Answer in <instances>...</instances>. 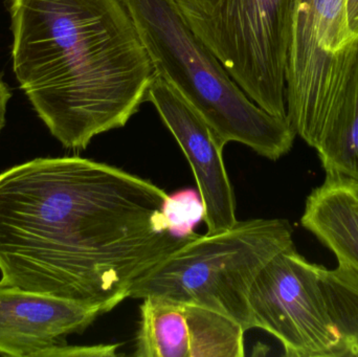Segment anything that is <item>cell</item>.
<instances>
[{
	"instance_id": "1",
	"label": "cell",
	"mask_w": 358,
	"mask_h": 357,
	"mask_svg": "<svg viewBox=\"0 0 358 357\" xmlns=\"http://www.w3.org/2000/svg\"><path fill=\"white\" fill-rule=\"evenodd\" d=\"M168 199L150 180L83 157L14 166L0 173V283L110 312L196 234L174 232Z\"/></svg>"
},
{
	"instance_id": "2",
	"label": "cell",
	"mask_w": 358,
	"mask_h": 357,
	"mask_svg": "<svg viewBox=\"0 0 358 357\" xmlns=\"http://www.w3.org/2000/svg\"><path fill=\"white\" fill-rule=\"evenodd\" d=\"M13 71L69 149L124 127L155 75L123 0H8Z\"/></svg>"
},
{
	"instance_id": "3",
	"label": "cell",
	"mask_w": 358,
	"mask_h": 357,
	"mask_svg": "<svg viewBox=\"0 0 358 357\" xmlns=\"http://www.w3.org/2000/svg\"><path fill=\"white\" fill-rule=\"evenodd\" d=\"M155 73L197 109L223 144L236 142L278 161L296 131L252 102L219 59L185 22L174 0H123Z\"/></svg>"
},
{
	"instance_id": "4",
	"label": "cell",
	"mask_w": 358,
	"mask_h": 357,
	"mask_svg": "<svg viewBox=\"0 0 358 357\" xmlns=\"http://www.w3.org/2000/svg\"><path fill=\"white\" fill-rule=\"evenodd\" d=\"M294 245L288 220L238 221L224 232L195 234L138 279L131 299L165 298L210 308L252 329L250 289L262 268Z\"/></svg>"
},
{
	"instance_id": "5",
	"label": "cell",
	"mask_w": 358,
	"mask_h": 357,
	"mask_svg": "<svg viewBox=\"0 0 358 357\" xmlns=\"http://www.w3.org/2000/svg\"><path fill=\"white\" fill-rule=\"evenodd\" d=\"M185 22L246 96L287 117L285 66L292 0H174Z\"/></svg>"
},
{
	"instance_id": "6",
	"label": "cell",
	"mask_w": 358,
	"mask_h": 357,
	"mask_svg": "<svg viewBox=\"0 0 358 357\" xmlns=\"http://www.w3.org/2000/svg\"><path fill=\"white\" fill-rule=\"evenodd\" d=\"M357 40L347 0H292L286 52L287 119L315 149L345 86Z\"/></svg>"
},
{
	"instance_id": "7",
	"label": "cell",
	"mask_w": 358,
	"mask_h": 357,
	"mask_svg": "<svg viewBox=\"0 0 358 357\" xmlns=\"http://www.w3.org/2000/svg\"><path fill=\"white\" fill-rule=\"evenodd\" d=\"M322 265L294 245L259 272L248 297L252 329L273 335L287 357H345L321 284Z\"/></svg>"
},
{
	"instance_id": "8",
	"label": "cell",
	"mask_w": 358,
	"mask_h": 357,
	"mask_svg": "<svg viewBox=\"0 0 358 357\" xmlns=\"http://www.w3.org/2000/svg\"><path fill=\"white\" fill-rule=\"evenodd\" d=\"M147 102L152 103L191 166L199 191L206 234L236 226V199L223 161V148L214 130L197 109L163 75L155 73Z\"/></svg>"
},
{
	"instance_id": "9",
	"label": "cell",
	"mask_w": 358,
	"mask_h": 357,
	"mask_svg": "<svg viewBox=\"0 0 358 357\" xmlns=\"http://www.w3.org/2000/svg\"><path fill=\"white\" fill-rule=\"evenodd\" d=\"M245 333L210 308L149 296L141 305L134 356L242 357Z\"/></svg>"
},
{
	"instance_id": "10",
	"label": "cell",
	"mask_w": 358,
	"mask_h": 357,
	"mask_svg": "<svg viewBox=\"0 0 358 357\" xmlns=\"http://www.w3.org/2000/svg\"><path fill=\"white\" fill-rule=\"evenodd\" d=\"M102 314L94 306L0 283V354L55 356Z\"/></svg>"
},
{
	"instance_id": "11",
	"label": "cell",
	"mask_w": 358,
	"mask_h": 357,
	"mask_svg": "<svg viewBox=\"0 0 358 357\" xmlns=\"http://www.w3.org/2000/svg\"><path fill=\"white\" fill-rule=\"evenodd\" d=\"M301 224L334 254L338 263L358 275V187L351 180L326 173L311 191Z\"/></svg>"
},
{
	"instance_id": "12",
	"label": "cell",
	"mask_w": 358,
	"mask_h": 357,
	"mask_svg": "<svg viewBox=\"0 0 358 357\" xmlns=\"http://www.w3.org/2000/svg\"><path fill=\"white\" fill-rule=\"evenodd\" d=\"M315 150L326 173L358 187V38L344 88Z\"/></svg>"
},
{
	"instance_id": "13",
	"label": "cell",
	"mask_w": 358,
	"mask_h": 357,
	"mask_svg": "<svg viewBox=\"0 0 358 357\" xmlns=\"http://www.w3.org/2000/svg\"><path fill=\"white\" fill-rule=\"evenodd\" d=\"M321 284L345 357H358V275L342 263L334 270L322 266Z\"/></svg>"
},
{
	"instance_id": "14",
	"label": "cell",
	"mask_w": 358,
	"mask_h": 357,
	"mask_svg": "<svg viewBox=\"0 0 358 357\" xmlns=\"http://www.w3.org/2000/svg\"><path fill=\"white\" fill-rule=\"evenodd\" d=\"M10 96H12V94H10V88L0 77V133L6 125V109H8V103Z\"/></svg>"
},
{
	"instance_id": "15",
	"label": "cell",
	"mask_w": 358,
	"mask_h": 357,
	"mask_svg": "<svg viewBox=\"0 0 358 357\" xmlns=\"http://www.w3.org/2000/svg\"><path fill=\"white\" fill-rule=\"evenodd\" d=\"M349 27L355 39L358 38V0H347Z\"/></svg>"
}]
</instances>
